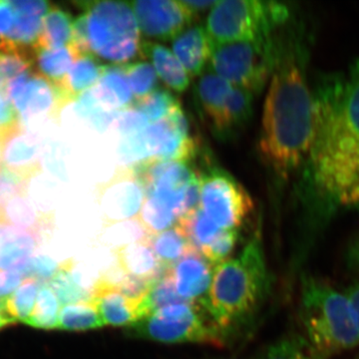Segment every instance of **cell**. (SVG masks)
Here are the masks:
<instances>
[{
    "label": "cell",
    "mask_w": 359,
    "mask_h": 359,
    "mask_svg": "<svg viewBox=\"0 0 359 359\" xmlns=\"http://www.w3.org/2000/svg\"><path fill=\"white\" fill-rule=\"evenodd\" d=\"M313 98L304 199L311 231L337 212L359 205V59L320 80Z\"/></svg>",
    "instance_id": "cell-1"
},
{
    "label": "cell",
    "mask_w": 359,
    "mask_h": 359,
    "mask_svg": "<svg viewBox=\"0 0 359 359\" xmlns=\"http://www.w3.org/2000/svg\"><path fill=\"white\" fill-rule=\"evenodd\" d=\"M314 98L297 54L282 52L264 100L259 149L273 174L287 181L308 160Z\"/></svg>",
    "instance_id": "cell-2"
},
{
    "label": "cell",
    "mask_w": 359,
    "mask_h": 359,
    "mask_svg": "<svg viewBox=\"0 0 359 359\" xmlns=\"http://www.w3.org/2000/svg\"><path fill=\"white\" fill-rule=\"evenodd\" d=\"M271 289L259 228L238 257L215 268L211 287L202 302L224 341L256 318Z\"/></svg>",
    "instance_id": "cell-3"
},
{
    "label": "cell",
    "mask_w": 359,
    "mask_h": 359,
    "mask_svg": "<svg viewBox=\"0 0 359 359\" xmlns=\"http://www.w3.org/2000/svg\"><path fill=\"white\" fill-rule=\"evenodd\" d=\"M299 314L306 340L321 358L358 346L359 332L348 299L325 280L302 276Z\"/></svg>",
    "instance_id": "cell-4"
},
{
    "label": "cell",
    "mask_w": 359,
    "mask_h": 359,
    "mask_svg": "<svg viewBox=\"0 0 359 359\" xmlns=\"http://www.w3.org/2000/svg\"><path fill=\"white\" fill-rule=\"evenodd\" d=\"M86 16L90 53L114 65L128 63L140 54V30L128 2H79Z\"/></svg>",
    "instance_id": "cell-5"
},
{
    "label": "cell",
    "mask_w": 359,
    "mask_h": 359,
    "mask_svg": "<svg viewBox=\"0 0 359 359\" xmlns=\"http://www.w3.org/2000/svg\"><path fill=\"white\" fill-rule=\"evenodd\" d=\"M289 18V7L280 2L223 0L210 11L205 29L214 47L271 36Z\"/></svg>",
    "instance_id": "cell-6"
},
{
    "label": "cell",
    "mask_w": 359,
    "mask_h": 359,
    "mask_svg": "<svg viewBox=\"0 0 359 359\" xmlns=\"http://www.w3.org/2000/svg\"><path fill=\"white\" fill-rule=\"evenodd\" d=\"M136 339L163 344H197L224 346V339L202 302L172 304L144 316L126 327Z\"/></svg>",
    "instance_id": "cell-7"
},
{
    "label": "cell",
    "mask_w": 359,
    "mask_h": 359,
    "mask_svg": "<svg viewBox=\"0 0 359 359\" xmlns=\"http://www.w3.org/2000/svg\"><path fill=\"white\" fill-rule=\"evenodd\" d=\"M280 54L273 35L229 42L212 47L210 68L233 86L257 94L271 78Z\"/></svg>",
    "instance_id": "cell-8"
},
{
    "label": "cell",
    "mask_w": 359,
    "mask_h": 359,
    "mask_svg": "<svg viewBox=\"0 0 359 359\" xmlns=\"http://www.w3.org/2000/svg\"><path fill=\"white\" fill-rule=\"evenodd\" d=\"M145 189V197L171 210L178 218L200 205V176L190 163L149 161L132 167Z\"/></svg>",
    "instance_id": "cell-9"
},
{
    "label": "cell",
    "mask_w": 359,
    "mask_h": 359,
    "mask_svg": "<svg viewBox=\"0 0 359 359\" xmlns=\"http://www.w3.org/2000/svg\"><path fill=\"white\" fill-rule=\"evenodd\" d=\"M224 230L242 228L255 209L250 194L221 168L210 166L200 176V205Z\"/></svg>",
    "instance_id": "cell-10"
},
{
    "label": "cell",
    "mask_w": 359,
    "mask_h": 359,
    "mask_svg": "<svg viewBox=\"0 0 359 359\" xmlns=\"http://www.w3.org/2000/svg\"><path fill=\"white\" fill-rule=\"evenodd\" d=\"M6 95L16 111L23 128L39 126L55 117L66 105L55 85L34 71H26L9 82Z\"/></svg>",
    "instance_id": "cell-11"
},
{
    "label": "cell",
    "mask_w": 359,
    "mask_h": 359,
    "mask_svg": "<svg viewBox=\"0 0 359 359\" xmlns=\"http://www.w3.org/2000/svg\"><path fill=\"white\" fill-rule=\"evenodd\" d=\"M145 196V189L133 168L118 170L109 181L99 187L97 193L104 222L109 226L135 219Z\"/></svg>",
    "instance_id": "cell-12"
},
{
    "label": "cell",
    "mask_w": 359,
    "mask_h": 359,
    "mask_svg": "<svg viewBox=\"0 0 359 359\" xmlns=\"http://www.w3.org/2000/svg\"><path fill=\"white\" fill-rule=\"evenodd\" d=\"M139 30L156 40H174L192 25L193 15L181 1L138 0L129 2Z\"/></svg>",
    "instance_id": "cell-13"
},
{
    "label": "cell",
    "mask_w": 359,
    "mask_h": 359,
    "mask_svg": "<svg viewBox=\"0 0 359 359\" xmlns=\"http://www.w3.org/2000/svg\"><path fill=\"white\" fill-rule=\"evenodd\" d=\"M41 155L39 137L20 125L4 139L2 167L28 181L40 171Z\"/></svg>",
    "instance_id": "cell-14"
},
{
    "label": "cell",
    "mask_w": 359,
    "mask_h": 359,
    "mask_svg": "<svg viewBox=\"0 0 359 359\" xmlns=\"http://www.w3.org/2000/svg\"><path fill=\"white\" fill-rule=\"evenodd\" d=\"M215 266L202 254L192 250L169 268L177 292L186 302L204 301L211 287Z\"/></svg>",
    "instance_id": "cell-15"
},
{
    "label": "cell",
    "mask_w": 359,
    "mask_h": 359,
    "mask_svg": "<svg viewBox=\"0 0 359 359\" xmlns=\"http://www.w3.org/2000/svg\"><path fill=\"white\" fill-rule=\"evenodd\" d=\"M90 302L104 325L128 327L140 320L141 302L130 299L107 278L97 280L92 287Z\"/></svg>",
    "instance_id": "cell-16"
},
{
    "label": "cell",
    "mask_w": 359,
    "mask_h": 359,
    "mask_svg": "<svg viewBox=\"0 0 359 359\" xmlns=\"http://www.w3.org/2000/svg\"><path fill=\"white\" fill-rule=\"evenodd\" d=\"M195 88L200 110L209 122L215 135L223 140L224 110L233 85L219 77L209 67L201 75Z\"/></svg>",
    "instance_id": "cell-17"
},
{
    "label": "cell",
    "mask_w": 359,
    "mask_h": 359,
    "mask_svg": "<svg viewBox=\"0 0 359 359\" xmlns=\"http://www.w3.org/2000/svg\"><path fill=\"white\" fill-rule=\"evenodd\" d=\"M39 236L0 218V271H25L36 254Z\"/></svg>",
    "instance_id": "cell-18"
},
{
    "label": "cell",
    "mask_w": 359,
    "mask_h": 359,
    "mask_svg": "<svg viewBox=\"0 0 359 359\" xmlns=\"http://www.w3.org/2000/svg\"><path fill=\"white\" fill-rule=\"evenodd\" d=\"M11 4L15 11V21L4 40L22 48L34 49L50 4L43 0H11Z\"/></svg>",
    "instance_id": "cell-19"
},
{
    "label": "cell",
    "mask_w": 359,
    "mask_h": 359,
    "mask_svg": "<svg viewBox=\"0 0 359 359\" xmlns=\"http://www.w3.org/2000/svg\"><path fill=\"white\" fill-rule=\"evenodd\" d=\"M172 48L190 77L201 76L207 69L212 46L204 26L187 28L173 40Z\"/></svg>",
    "instance_id": "cell-20"
},
{
    "label": "cell",
    "mask_w": 359,
    "mask_h": 359,
    "mask_svg": "<svg viewBox=\"0 0 359 359\" xmlns=\"http://www.w3.org/2000/svg\"><path fill=\"white\" fill-rule=\"evenodd\" d=\"M107 65H103L94 54L80 55L65 79L56 85L65 103L78 100L93 88L98 83Z\"/></svg>",
    "instance_id": "cell-21"
},
{
    "label": "cell",
    "mask_w": 359,
    "mask_h": 359,
    "mask_svg": "<svg viewBox=\"0 0 359 359\" xmlns=\"http://www.w3.org/2000/svg\"><path fill=\"white\" fill-rule=\"evenodd\" d=\"M140 54L151 61L158 77L169 88L179 93L186 91L190 85V75L173 51L157 42L143 41L140 45Z\"/></svg>",
    "instance_id": "cell-22"
},
{
    "label": "cell",
    "mask_w": 359,
    "mask_h": 359,
    "mask_svg": "<svg viewBox=\"0 0 359 359\" xmlns=\"http://www.w3.org/2000/svg\"><path fill=\"white\" fill-rule=\"evenodd\" d=\"M104 110L119 112L133 105L134 95L120 65H107L98 83L91 89Z\"/></svg>",
    "instance_id": "cell-23"
},
{
    "label": "cell",
    "mask_w": 359,
    "mask_h": 359,
    "mask_svg": "<svg viewBox=\"0 0 359 359\" xmlns=\"http://www.w3.org/2000/svg\"><path fill=\"white\" fill-rule=\"evenodd\" d=\"M115 256L118 269L125 275L135 278L154 280L167 269L158 261L146 240L116 250Z\"/></svg>",
    "instance_id": "cell-24"
},
{
    "label": "cell",
    "mask_w": 359,
    "mask_h": 359,
    "mask_svg": "<svg viewBox=\"0 0 359 359\" xmlns=\"http://www.w3.org/2000/svg\"><path fill=\"white\" fill-rule=\"evenodd\" d=\"M34 52L33 71L55 86L65 79L75 61L82 55L73 43L60 48L34 47Z\"/></svg>",
    "instance_id": "cell-25"
},
{
    "label": "cell",
    "mask_w": 359,
    "mask_h": 359,
    "mask_svg": "<svg viewBox=\"0 0 359 359\" xmlns=\"http://www.w3.org/2000/svg\"><path fill=\"white\" fill-rule=\"evenodd\" d=\"M194 250L203 252L218 238L224 229L219 228L200 208L188 212L176 224Z\"/></svg>",
    "instance_id": "cell-26"
},
{
    "label": "cell",
    "mask_w": 359,
    "mask_h": 359,
    "mask_svg": "<svg viewBox=\"0 0 359 359\" xmlns=\"http://www.w3.org/2000/svg\"><path fill=\"white\" fill-rule=\"evenodd\" d=\"M73 21L67 11L59 7H51L45 15L41 33L35 47L37 48H60L72 44Z\"/></svg>",
    "instance_id": "cell-27"
},
{
    "label": "cell",
    "mask_w": 359,
    "mask_h": 359,
    "mask_svg": "<svg viewBox=\"0 0 359 359\" xmlns=\"http://www.w3.org/2000/svg\"><path fill=\"white\" fill-rule=\"evenodd\" d=\"M146 242L154 250L158 261L165 269L171 268L190 250H194L176 224L169 230L149 235Z\"/></svg>",
    "instance_id": "cell-28"
},
{
    "label": "cell",
    "mask_w": 359,
    "mask_h": 359,
    "mask_svg": "<svg viewBox=\"0 0 359 359\" xmlns=\"http://www.w3.org/2000/svg\"><path fill=\"white\" fill-rule=\"evenodd\" d=\"M0 218L14 226L39 235L44 218L35 208L27 193L18 194L0 207Z\"/></svg>",
    "instance_id": "cell-29"
},
{
    "label": "cell",
    "mask_w": 359,
    "mask_h": 359,
    "mask_svg": "<svg viewBox=\"0 0 359 359\" xmlns=\"http://www.w3.org/2000/svg\"><path fill=\"white\" fill-rule=\"evenodd\" d=\"M254 97L249 90L233 86L224 110L223 140L231 139L247 126L252 115Z\"/></svg>",
    "instance_id": "cell-30"
},
{
    "label": "cell",
    "mask_w": 359,
    "mask_h": 359,
    "mask_svg": "<svg viewBox=\"0 0 359 359\" xmlns=\"http://www.w3.org/2000/svg\"><path fill=\"white\" fill-rule=\"evenodd\" d=\"M49 285L63 306L89 302L91 299V290L85 287L83 280L73 268L71 261L61 264L58 273L52 278Z\"/></svg>",
    "instance_id": "cell-31"
},
{
    "label": "cell",
    "mask_w": 359,
    "mask_h": 359,
    "mask_svg": "<svg viewBox=\"0 0 359 359\" xmlns=\"http://www.w3.org/2000/svg\"><path fill=\"white\" fill-rule=\"evenodd\" d=\"M104 327L98 311L91 302L62 306L58 320V330L84 332Z\"/></svg>",
    "instance_id": "cell-32"
},
{
    "label": "cell",
    "mask_w": 359,
    "mask_h": 359,
    "mask_svg": "<svg viewBox=\"0 0 359 359\" xmlns=\"http://www.w3.org/2000/svg\"><path fill=\"white\" fill-rule=\"evenodd\" d=\"M188 302L180 297L170 275L169 269L155 278L140 306V318L172 304Z\"/></svg>",
    "instance_id": "cell-33"
},
{
    "label": "cell",
    "mask_w": 359,
    "mask_h": 359,
    "mask_svg": "<svg viewBox=\"0 0 359 359\" xmlns=\"http://www.w3.org/2000/svg\"><path fill=\"white\" fill-rule=\"evenodd\" d=\"M61 304L49 283L40 287L36 302L26 325L40 330L57 328Z\"/></svg>",
    "instance_id": "cell-34"
},
{
    "label": "cell",
    "mask_w": 359,
    "mask_h": 359,
    "mask_svg": "<svg viewBox=\"0 0 359 359\" xmlns=\"http://www.w3.org/2000/svg\"><path fill=\"white\" fill-rule=\"evenodd\" d=\"M40 287L41 285L37 280L25 278L18 290L4 302V309L9 318L15 323L21 321L26 323L34 309Z\"/></svg>",
    "instance_id": "cell-35"
},
{
    "label": "cell",
    "mask_w": 359,
    "mask_h": 359,
    "mask_svg": "<svg viewBox=\"0 0 359 359\" xmlns=\"http://www.w3.org/2000/svg\"><path fill=\"white\" fill-rule=\"evenodd\" d=\"M136 100L158 89V75L148 61H136L120 65Z\"/></svg>",
    "instance_id": "cell-36"
},
{
    "label": "cell",
    "mask_w": 359,
    "mask_h": 359,
    "mask_svg": "<svg viewBox=\"0 0 359 359\" xmlns=\"http://www.w3.org/2000/svg\"><path fill=\"white\" fill-rule=\"evenodd\" d=\"M259 359H325L304 337L289 335L271 344Z\"/></svg>",
    "instance_id": "cell-37"
},
{
    "label": "cell",
    "mask_w": 359,
    "mask_h": 359,
    "mask_svg": "<svg viewBox=\"0 0 359 359\" xmlns=\"http://www.w3.org/2000/svg\"><path fill=\"white\" fill-rule=\"evenodd\" d=\"M136 218L148 235H156L161 231L169 230L179 221L175 212L147 197H145Z\"/></svg>",
    "instance_id": "cell-38"
},
{
    "label": "cell",
    "mask_w": 359,
    "mask_h": 359,
    "mask_svg": "<svg viewBox=\"0 0 359 359\" xmlns=\"http://www.w3.org/2000/svg\"><path fill=\"white\" fill-rule=\"evenodd\" d=\"M133 106L144 113L150 123H156L167 118L180 103L171 92L158 88L144 98L135 100Z\"/></svg>",
    "instance_id": "cell-39"
},
{
    "label": "cell",
    "mask_w": 359,
    "mask_h": 359,
    "mask_svg": "<svg viewBox=\"0 0 359 359\" xmlns=\"http://www.w3.org/2000/svg\"><path fill=\"white\" fill-rule=\"evenodd\" d=\"M108 226V230L104 231L102 242L104 245L115 248V250L145 241L149 236L137 219L109 224Z\"/></svg>",
    "instance_id": "cell-40"
},
{
    "label": "cell",
    "mask_w": 359,
    "mask_h": 359,
    "mask_svg": "<svg viewBox=\"0 0 359 359\" xmlns=\"http://www.w3.org/2000/svg\"><path fill=\"white\" fill-rule=\"evenodd\" d=\"M150 124L145 114L132 105L118 113L112 127L124 138L141 133Z\"/></svg>",
    "instance_id": "cell-41"
},
{
    "label": "cell",
    "mask_w": 359,
    "mask_h": 359,
    "mask_svg": "<svg viewBox=\"0 0 359 359\" xmlns=\"http://www.w3.org/2000/svg\"><path fill=\"white\" fill-rule=\"evenodd\" d=\"M238 238V231L223 230L202 255L216 268L218 264L229 259V256L237 245Z\"/></svg>",
    "instance_id": "cell-42"
},
{
    "label": "cell",
    "mask_w": 359,
    "mask_h": 359,
    "mask_svg": "<svg viewBox=\"0 0 359 359\" xmlns=\"http://www.w3.org/2000/svg\"><path fill=\"white\" fill-rule=\"evenodd\" d=\"M60 266L61 264H57L52 257L46 255L35 254L22 271V275L25 278H33L40 285H43L50 283Z\"/></svg>",
    "instance_id": "cell-43"
},
{
    "label": "cell",
    "mask_w": 359,
    "mask_h": 359,
    "mask_svg": "<svg viewBox=\"0 0 359 359\" xmlns=\"http://www.w3.org/2000/svg\"><path fill=\"white\" fill-rule=\"evenodd\" d=\"M26 182L4 167H0V207L18 194L25 192Z\"/></svg>",
    "instance_id": "cell-44"
},
{
    "label": "cell",
    "mask_w": 359,
    "mask_h": 359,
    "mask_svg": "<svg viewBox=\"0 0 359 359\" xmlns=\"http://www.w3.org/2000/svg\"><path fill=\"white\" fill-rule=\"evenodd\" d=\"M20 126V119L6 93L0 91V133L6 135Z\"/></svg>",
    "instance_id": "cell-45"
},
{
    "label": "cell",
    "mask_w": 359,
    "mask_h": 359,
    "mask_svg": "<svg viewBox=\"0 0 359 359\" xmlns=\"http://www.w3.org/2000/svg\"><path fill=\"white\" fill-rule=\"evenodd\" d=\"M23 280L25 276L20 271H0V302H6Z\"/></svg>",
    "instance_id": "cell-46"
},
{
    "label": "cell",
    "mask_w": 359,
    "mask_h": 359,
    "mask_svg": "<svg viewBox=\"0 0 359 359\" xmlns=\"http://www.w3.org/2000/svg\"><path fill=\"white\" fill-rule=\"evenodd\" d=\"M14 21H15V11L11 1L0 0V42L4 41L13 29Z\"/></svg>",
    "instance_id": "cell-47"
},
{
    "label": "cell",
    "mask_w": 359,
    "mask_h": 359,
    "mask_svg": "<svg viewBox=\"0 0 359 359\" xmlns=\"http://www.w3.org/2000/svg\"><path fill=\"white\" fill-rule=\"evenodd\" d=\"M180 1L194 16H197L198 14L209 9L212 11V7L218 4L217 0H180Z\"/></svg>",
    "instance_id": "cell-48"
},
{
    "label": "cell",
    "mask_w": 359,
    "mask_h": 359,
    "mask_svg": "<svg viewBox=\"0 0 359 359\" xmlns=\"http://www.w3.org/2000/svg\"><path fill=\"white\" fill-rule=\"evenodd\" d=\"M349 304H351V311H353L354 320H355L356 327L359 332V283H354L347 287L344 292Z\"/></svg>",
    "instance_id": "cell-49"
},
{
    "label": "cell",
    "mask_w": 359,
    "mask_h": 359,
    "mask_svg": "<svg viewBox=\"0 0 359 359\" xmlns=\"http://www.w3.org/2000/svg\"><path fill=\"white\" fill-rule=\"evenodd\" d=\"M347 262L351 269L359 275V233L355 238L351 241L347 252Z\"/></svg>",
    "instance_id": "cell-50"
},
{
    "label": "cell",
    "mask_w": 359,
    "mask_h": 359,
    "mask_svg": "<svg viewBox=\"0 0 359 359\" xmlns=\"http://www.w3.org/2000/svg\"><path fill=\"white\" fill-rule=\"evenodd\" d=\"M14 323H15V321L9 318L6 309H4V302H0V330L8 327V325H14Z\"/></svg>",
    "instance_id": "cell-51"
},
{
    "label": "cell",
    "mask_w": 359,
    "mask_h": 359,
    "mask_svg": "<svg viewBox=\"0 0 359 359\" xmlns=\"http://www.w3.org/2000/svg\"><path fill=\"white\" fill-rule=\"evenodd\" d=\"M4 139H6V135L0 133V167L2 166V152H4Z\"/></svg>",
    "instance_id": "cell-52"
}]
</instances>
